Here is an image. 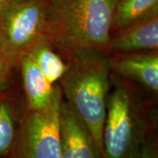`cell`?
I'll use <instances>...</instances> for the list:
<instances>
[{
  "label": "cell",
  "instance_id": "cell-1",
  "mask_svg": "<svg viewBox=\"0 0 158 158\" xmlns=\"http://www.w3.org/2000/svg\"><path fill=\"white\" fill-rule=\"evenodd\" d=\"M115 0H49L46 40L70 56L101 52L111 37Z\"/></svg>",
  "mask_w": 158,
  "mask_h": 158
},
{
  "label": "cell",
  "instance_id": "cell-2",
  "mask_svg": "<svg viewBox=\"0 0 158 158\" xmlns=\"http://www.w3.org/2000/svg\"><path fill=\"white\" fill-rule=\"evenodd\" d=\"M110 62L101 52L71 56L59 81L68 106L89 130L102 154L103 129L106 114Z\"/></svg>",
  "mask_w": 158,
  "mask_h": 158
},
{
  "label": "cell",
  "instance_id": "cell-3",
  "mask_svg": "<svg viewBox=\"0 0 158 158\" xmlns=\"http://www.w3.org/2000/svg\"><path fill=\"white\" fill-rule=\"evenodd\" d=\"M49 0H14L0 11V49L11 67L46 39Z\"/></svg>",
  "mask_w": 158,
  "mask_h": 158
},
{
  "label": "cell",
  "instance_id": "cell-4",
  "mask_svg": "<svg viewBox=\"0 0 158 158\" xmlns=\"http://www.w3.org/2000/svg\"><path fill=\"white\" fill-rule=\"evenodd\" d=\"M149 137V126L136 110L128 90L117 86L106 104L104 158H134Z\"/></svg>",
  "mask_w": 158,
  "mask_h": 158
},
{
  "label": "cell",
  "instance_id": "cell-5",
  "mask_svg": "<svg viewBox=\"0 0 158 158\" xmlns=\"http://www.w3.org/2000/svg\"><path fill=\"white\" fill-rule=\"evenodd\" d=\"M62 92L55 87L51 103L39 110H29L17 130L12 158H62L60 110Z\"/></svg>",
  "mask_w": 158,
  "mask_h": 158
},
{
  "label": "cell",
  "instance_id": "cell-6",
  "mask_svg": "<svg viewBox=\"0 0 158 158\" xmlns=\"http://www.w3.org/2000/svg\"><path fill=\"white\" fill-rule=\"evenodd\" d=\"M62 158H104L89 130L62 100L60 110Z\"/></svg>",
  "mask_w": 158,
  "mask_h": 158
},
{
  "label": "cell",
  "instance_id": "cell-7",
  "mask_svg": "<svg viewBox=\"0 0 158 158\" xmlns=\"http://www.w3.org/2000/svg\"><path fill=\"white\" fill-rule=\"evenodd\" d=\"M157 47L158 13L117 31L107 44L108 49L121 54L157 50Z\"/></svg>",
  "mask_w": 158,
  "mask_h": 158
},
{
  "label": "cell",
  "instance_id": "cell-8",
  "mask_svg": "<svg viewBox=\"0 0 158 158\" xmlns=\"http://www.w3.org/2000/svg\"><path fill=\"white\" fill-rule=\"evenodd\" d=\"M118 75L135 80L155 92L158 90V56L155 54H128L109 60Z\"/></svg>",
  "mask_w": 158,
  "mask_h": 158
},
{
  "label": "cell",
  "instance_id": "cell-9",
  "mask_svg": "<svg viewBox=\"0 0 158 158\" xmlns=\"http://www.w3.org/2000/svg\"><path fill=\"white\" fill-rule=\"evenodd\" d=\"M19 65L29 110H39L48 106L54 96V85L47 80L30 54L23 58Z\"/></svg>",
  "mask_w": 158,
  "mask_h": 158
},
{
  "label": "cell",
  "instance_id": "cell-10",
  "mask_svg": "<svg viewBox=\"0 0 158 158\" xmlns=\"http://www.w3.org/2000/svg\"><path fill=\"white\" fill-rule=\"evenodd\" d=\"M155 13H158V0H118L112 31L117 32Z\"/></svg>",
  "mask_w": 158,
  "mask_h": 158
},
{
  "label": "cell",
  "instance_id": "cell-11",
  "mask_svg": "<svg viewBox=\"0 0 158 158\" xmlns=\"http://www.w3.org/2000/svg\"><path fill=\"white\" fill-rule=\"evenodd\" d=\"M29 54L47 80L52 85L62 78L67 70L68 65L52 49L49 42L46 39L42 40Z\"/></svg>",
  "mask_w": 158,
  "mask_h": 158
},
{
  "label": "cell",
  "instance_id": "cell-12",
  "mask_svg": "<svg viewBox=\"0 0 158 158\" xmlns=\"http://www.w3.org/2000/svg\"><path fill=\"white\" fill-rule=\"evenodd\" d=\"M17 135V129L10 106L0 103V156L11 152Z\"/></svg>",
  "mask_w": 158,
  "mask_h": 158
},
{
  "label": "cell",
  "instance_id": "cell-13",
  "mask_svg": "<svg viewBox=\"0 0 158 158\" xmlns=\"http://www.w3.org/2000/svg\"><path fill=\"white\" fill-rule=\"evenodd\" d=\"M11 66L0 49V91L5 90L10 78Z\"/></svg>",
  "mask_w": 158,
  "mask_h": 158
},
{
  "label": "cell",
  "instance_id": "cell-14",
  "mask_svg": "<svg viewBox=\"0 0 158 158\" xmlns=\"http://www.w3.org/2000/svg\"><path fill=\"white\" fill-rule=\"evenodd\" d=\"M134 158H158L156 148L151 136L136 153Z\"/></svg>",
  "mask_w": 158,
  "mask_h": 158
},
{
  "label": "cell",
  "instance_id": "cell-15",
  "mask_svg": "<svg viewBox=\"0 0 158 158\" xmlns=\"http://www.w3.org/2000/svg\"><path fill=\"white\" fill-rule=\"evenodd\" d=\"M14 0H0V11L11 4Z\"/></svg>",
  "mask_w": 158,
  "mask_h": 158
},
{
  "label": "cell",
  "instance_id": "cell-16",
  "mask_svg": "<svg viewBox=\"0 0 158 158\" xmlns=\"http://www.w3.org/2000/svg\"><path fill=\"white\" fill-rule=\"evenodd\" d=\"M115 1H116V2H117V1H118V0H115Z\"/></svg>",
  "mask_w": 158,
  "mask_h": 158
}]
</instances>
